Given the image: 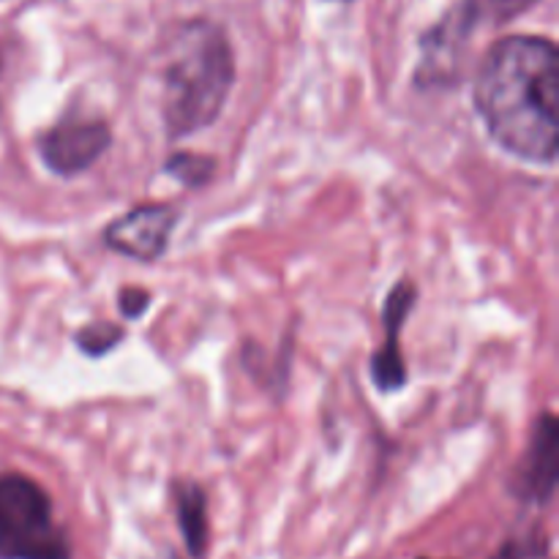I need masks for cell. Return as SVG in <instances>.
<instances>
[{
	"instance_id": "cell-1",
	"label": "cell",
	"mask_w": 559,
	"mask_h": 559,
	"mask_svg": "<svg viewBox=\"0 0 559 559\" xmlns=\"http://www.w3.org/2000/svg\"><path fill=\"white\" fill-rule=\"evenodd\" d=\"M559 58L555 41L508 36L486 52L475 80V107L491 140L530 164L557 158Z\"/></svg>"
},
{
	"instance_id": "cell-2",
	"label": "cell",
	"mask_w": 559,
	"mask_h": 559,
	"mask_svg": "<svg viewBox=\"0 0 559 559\" xmlns=\"http://www.w3.org/2000/svg\"><path fill=\"white\" fill-rule=\"evenodd\" d=\"M235 80L233 47L218 25L189 22L169 41L162 69V115L167 134H197L218 118Z\"/></svg>"
},
{
	"instance_id": "cell-3",
	"label": "cell",
	"mask_w": 559,
	"mask_h": 559,
	"mask_svg": "<svg viewBox=\"0 0 559 559\" xmlns=\"http://www.w3.org/2000/svg\"><path fill=\"white\" fill-rule=\"evenodd\" d=\"M71 557V540L55 522L47 491L20 473L0 475V559Z\"/></svg>"
},
{
	"instance_id": "cell-4",
	"label": "cell",
	"mask_w": 559,
	"mask_h": 559,
	"mask_svg": "<svg viewBox=\"0 0 559 559\" xmlns=\"http://www.w3.org/2000/svg\"><path fill=\"white\" fill-rule=\"evenodd\" d=\"M109 145V126L98 118H66L38 140L44 164L58 175L85 173Z\"/></svg>"
},
{
	"instance_id": "cell-5",
	"label": "cell",
	"mask_w": 559,
	"mask_h": 559,
	"mask_svg": "<svg viewBox=\"0 0 559 559\" xmlns=\"http://www.w3.org/2000/svg\"><path fill=\"white\" fill-rule=\"evenodd\" d=\"M178 213L169 205H140L104 229V243L118 254L153 262L164 254Z\"/></svg>"
},
{
	"instance_id": "cell-6",
	"label": "cell",
	"mask_w": 559,
	"mask_h": 559,
	"mask_svg": "<svg viewBox=\"0 0 559 559\" xmlns=\"http://www.w3.org/2000/svg\"><path fill=\"white\" fill-rule=\"evenodd\" d=\"M415 298H418V289H415L413 282H399L388 293L385 311H382L388 338L380 347V353L374 355V360H371V377H374L380 391L393 393L407 382V369H404L402 349H399V333H402L404 322H407L409 311H413Z\"/></svg>"
},
{
	"instance_id": "cell-7",
	"label": "cell",
	"mask_w": 559,
	"mask_h": 559,
	"mask_svg": "<svg viewBox=\"0 0 559 559\" xmlns=\"http://www.w3.org/2000/svg\"><path fill=\"white\" fill-rule=\"evenodd\" d=\"M559 431L555 415H544L535 429L533 445L516 475V495L533 506H546L557 489Z\"/></svg>"
},
{
	"instance_id": "cell-8",
	"label": "cell",
	"mask_w": 559,
	"mask_h": 559,
	"mask_svg": "<svg viewBox=\"0 0 559 559\" xmlns=\"http://www.w3.org/2000/svg\"><path fill=\"white\" fill-rule=\"evenodd\" d=\"M175 516H178V530L183 535L186 551L191 559H202L207 551V538H211V527H207V497L194 480H183L175 484Z\"/></svg>"
},
{
	"instance_id": "cell-9",
	"label": "cell",
	"mask_w": 559,
	"mask_h": 559,
	"mask_svg": "<svg viewBox=\"0 0 559 559\" xmlns=\"http://www.w3.org/2000/svg\"><path fill=\"white\" fill-rule=\"evenodd\" d=\"M491 559H551V540L540 527L524 535H513Z\"/></svg>"
},
{
	"instance_id": "cell-10",
	"label": "cell",
	"mask_w": 559,
	"mask_h": 559,
	"mask_svg": "<svg viewBox=\"0 0 559 559\" xmlns=\"http://www.w3.org/2000/svg\"><path fill=\"white\" fill-rule=\"evenodd\" d=\"M538 0H469L467 14L469 20H489V22H508L535 5Z\"/></svg>"
},
{
	"instance_id": "cell-11",
	"label": "cell",
	"mask_w": 559,
	"mask_h": 559,
	"mask_svg": "<svg viewBox=\"0 0 559 559\" xmlns=\"http://www.w3.org/2000/svg\"><path fill=\"white\" fill-rule=\"evenodd\" d=\"M167 173L175 175L180 183L186 186H200L211 178L213 173V162L202 156H189V153H178L167 162Z\"/></svg>"
},
{
	"instance_id": "cell-12",
	"label": "cell",
	"mask_w": 559,
	"mask_h": 559,
	"mask_svg": "<svg viewBox=\"0 0 559 559\" xmlns=\"http://www.w3.org/2000/svg\"><path fill=\"white\" fill-rule=\"evenodd\" d=\"M123 331L118 325H109V322H102V325H87L85 331L76 336V344L85 349L87 355H102L107 349H112L115 344L120 342Z\"/></svg>"
},
{
	"instance_id": "cell-13",
	"label": "cell",
	"mask_w": 559,
	"mask_h": 559,
	"mask_svg": "<svg viewBox=\"0 0 559 559\" xmlns=\"http://www.w3.org/2000/svg\"><path fill=\"white\" fill-rule=\"evenodd\" d=\"M145 309H147V293H142V289H126V293H120V311H123L129 320L140 317Z\"/></svg>"
},
{
	"instance_id": "cell-14",
	"label": "cell",
	"mask_w": 559,
	"mask_h": 559,
	"mask_svg": "<svg viewBox=\"0 0 559 559\" xmlns=\"http://www.w3.org/2000/svg\"><path fill=\"white\" fill-rule=\"evenodd\" d=\"M158 559H180L178 555H175V551H167V555H162Z\"/></svg>"
},
{
	"instance_id": "cell-15",
	"label": "cell",
	"mask_w": 559,
	"mask_h": 559,
	"mask_svg": "<svg viewBox=\"0 0 559 559\" xmlns=\"http://www.w3.org/2000/svg\"><path fill=\"white\" fill-rule=\"evenodd\" d=\"M420 559H429V557H420Z\"/></svg>"
}]
</instances>
